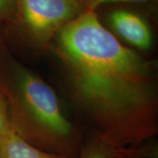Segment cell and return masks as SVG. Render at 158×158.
<instances>
[{"label":"cell","instance_id":"1","mask_svg":"<svg viewBox=\"0 0 158 158\" xmlns=\"http://www.w3.org/2000/svg\"><path fill=\"white\" fill-rule=\"evenodd\" d=\"M68 95L87 131L110 143L137 146L158 134V98L149 63L84 10L58 31Z\"/></svg>","mask_w":158,"mask_h":158},{"label":"cell","instance_id":"2","mask_svg":"<svg viewBox=\"0 0 158 158\" xmlns=\"http://www.w3.org/2000/svg\"><path fill=\"white\" fill-rule=\"evenodd\" d=\"M6 62L0 67V90L7 100L13 131L40 149L76 157L85 130L65 115L46 83L16 62Z\"/></svg>","mask_w":158,"mask_h":158},{"label":"cell","instance_id":"3","mask_svg":"<svg viewBox=\"0 0 158 158\" xmlns=\"http://www.w3.org/2000/svg\"><path fill=\"white\" fill-rule=\"evenodd\" d=\"M15 23L38 42L48 40L63 26L80 14L79 0H15Z\"/></svg>","mask_w":158,"mask_h":158},{"label":"cell","instance_id":"4","mask_svg":"<svg viewBox=\"0 0 158 158\" xmlns=\"http://www.w3.org/2000/svg\"><path fill=\"white\" fill-rule=\"evenodd\" d=\"M75 158H158V143L154 139L137 146H118L86 132Z\"/></svg>","mask_w":158,"mask_h":158},{"label":"cell","instance_id":"5","mask_svg":"<svg viewBox=\"0 0 158 158\" xmlns=\"http://www.w3.org/2000/svg\"><path fill=\"white\" fill-rule=\"evenodd\" d=\"M110 25L130 44L147 50L152 43L149 26L141 15L124 8L114 9L108 17Z\"/></svg>","mask_w":158,"mask_h":158},{"label":"cell","instance_id":"6","mask_svg":"<svg viewBox=\"0 0 158 158\" xmlns=\"http://www.w3.org/2000/svg\"><path fill=\"white\" fill-rule=\"evenodd\" d=\"M0 158H73L45 152L31 145L13 130L0 135Z\"/></svg>","mask_w":158,"mask_h":158},{"label":"cell","instance_id":"7","mask_svg":"<svg viewBox=\"0 0 158 158\" xmlns=\"http://www.w3.org/2000/svg\"><path fill=\"white\" fill-rule=\"evenodd\" d=\"M16 21L15 0H0V27L13 24Z\"/></svg>","mask_w":158,"mask_h":158},{"label":"cell","instance_id":"8","mask_svg":"<svg viewBox=\"0 0 158 158\" xmlns=\"http://www.w3.org/2000/svg\"><path fill=\"white\" fill-rule=\"evenodd\" d=\"M12 129L9 120L8 108L5 94L0 90V135Z\"/></svg>","mask_w":158,"mask_h":158},{"label":"cell","instance_id":"9","mask_svg":"<svg viewBox=\"0 0 158 158\" xmlns=\"http://www.w3.org/2000/svg\"><path fill=\"white\" fill-rule=\"evenodd\" d=\"M150 0H79L84 10H95L100 6L111 3H141Z\"/></svg>","mask_w":158,"mask_h":158}]
</instances>
